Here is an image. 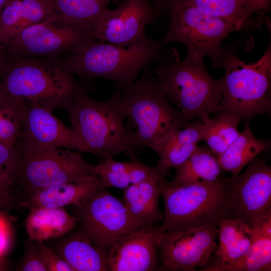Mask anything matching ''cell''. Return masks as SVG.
<instances>
[{
	"mask_svg": "<svg viewBox=\"0 0 271 271\" xmlns=\"http://www.w3.org/2000/svg\"><path fill=\"white\" fill-rule=\"evenodd\" d=\"M8 264L4 257H0V270H6L7 269Z\"/></svg>",
	"mask_w": 271,
	"mask_h": 271,
	"instance_id": "cell-37",
	"label": "cell"
},
{
	"mask_svg": "<svg viewBox=\"0 0 271 271\" xmlns=\"http://www.w3.org/2000/svg\"><path fill=\"white\" fill-rule=\"evenodd\" d=\"M166 177L150 179L124 190L122 201L132 217L146 227L159 226L163 220L159 200Z\"/></svg>",
	"mask_w": 271,
	"mask_h": 271,
	"instance_id": "cell-20",
	"label": "cell"
},
{
	"mask_svg": "<svg viewBox=\"0 0 271 271\" xmlns=\"http://www.w3.org/2000/svg\"><path fill=\"white\" fill-rule=\"evenodd\" d=\"M171 22L163 41L178 42L187 47V54L203 59L209 57L219 67L225 55L222 43L236 31L229 23L207 14L183 0H170Z\"/></svg>",
	"mask_w": 271,
	"mask_h": 271,
	"instance_id": "cell-8",
	"label": "cell"
},
{
	"mask_svg": "<svg viewBox=\"0 0 271 271\" xmlns=\"http://www.w3.org/2000/svg\"><path fill=\"white\" fill-rule=\"evenodd\" d=\"M120 88L121 85L117 84L110 98L102 101L91 98L82 89L65 109L71 128L82 144L85 153L103 160L124 153L131 161H137L119 103Z\"/></svg>",
	"mask_w": 271,
	"mask_h": 271,
	"instance_id": "cell-1",
	"label": "cell"
},
{
	"mask_svg": "<svg viewBox=\"0 0 271 271\" xmlns=\"http://www.w3.org/2000/svg\"><path fill=\"white\" fill-rule=\"evenodd\" d=\"M74 209L80 231L94 245L107 252L118 238L146 228L132 217L122 200L103 187Z\"/></svg>",
	"mask_w": 271,
	"mask_h": 271,
	"instance_id": "cell-10",
	"label": "cell"
},
{
	"mask_svg": "<svg viewBox=\"0 0 271 271\" xmlns=\"http://www.w3.org/2000/svg\"><path fill=\"white\" fill-rule=\"evenodd\" d=\"M250 17L265 14L270 11L271 0H237Z\"/></svg>",
	"mask_w": 271,
	"mask_h": 271,
	"instance_id": "cell-35",
	"label": "cell"
},
{
	"mask_svg": "<svg viewBox=\"0 0 271 271\" xmlns=\"http://www.w3.org/2000/svg\"><path fill=\"white\" fill-rule=\"evenodd\" d=\"M228 198L224 218L239 220L252 227L271 208V168L253 160L240 175L227 178Z\"/></svg>",
	"mask_w": 271,
	"mask_h": 271,
	"instance_id": "cell-12",
	"label": "cell"
},
{
	"mask_svg": "<svg viewBox=\"0 0 271 271\" xmlns=\"http://www.w3.org/2000/svg\"><path fill=\"white\" fill-rule=\"evenodd\" d=\"M61 239L55 251L74 271H110L107 252L94 245L78 229Z\"/></svg>",
	"mask_w": 271,
	"mask_h": 271,
	"instance_id": "cell-22",
	"label": "cell"
},
{
	"mask_svg": "<svg viewBox=\"0 0 271 271\" xmlns=\"http://www.w3.org/2000/svg\"><path fill=\"white\" fill-rule=\"evenodd\" d=\"M21 154L15 145L0 142V194L17 205L14 196Z\"/></svg>",
	"mask_w": 271,
	"mask_h": 271,
	"instance_id": "cell-31",
	"label": "cell"
},
{
	"mask_svg": "<svg viewBox=\"0 0 271 271\" xmlns=\"http://www.w3.org/2000/svg\"><path fill=\"white\" fill-rule=\"evenodd\" d=\"M119 103L125 122L129 123L127 131L135 148L148 147L189 123L172 107L149 67L143 70L139 79L121 85Z\"/></svg>",
	"mask_w": 271,
	"mask_h": 271,
	"instance_id": "cell-4",
	"label": "cell"
},
{
	"mask_svg": "<svg viewBox=\"0 0 271 271\" xmlns=\"http://www.w3.org/2000/svg\"><path fill=\"white\" fill-rule=\"evenodd\" d=\"M25 101L0 92V142L14 145L18 139Z\"/></svg>",
	"mask_w": 271,
	"mask_h": 271,
	"instance_id": "cell-30",
	"label": "cell"
},
{
	"mask_svg": "<svg viewBox=\"0 0 271 271\" xmlns=\"http://www.w3.org/2000/svg\"><path fill=\"white\" fill-rule=\"evenodd\" d=\"M83 87L63 66L51 62L21 60L0 69V92L53 111L65 108Z\"/></svg>",
	"mask_w": 271,
	"mask_h": 271,
	"instance_id": "cell-5",
	"label": "cell"
},
{
	"mask_svg": "<svg viewBox=\"0 0 271 271\" xmlns=\"http://www.w3.org/2000/svg\"><path fill=\"white\" fill-rule=\"evenodd\" d=\"M203 122L195 121L186 127L176 129L150 144L148 148L156 153L157 164L169 171L176 169L192 155L203 140Z\"/></svg>",
	"mask_w": 271,
	"mask_h": 271,
	"instance_id": "cell-19",
	"label": "cell"
},
{
	"mask_svg": "<svg viewBox=\"0 0 271 271\" xmlns=\"http://www.w3.org/2000/svg\"><path fill=\"white\" fill-rule=\"evenodd\" d=\"M55 13L74 25L91 26L113 0H50Z\"/></svg>",
	"mask_w": 271,
	"mask_h": 271,
	"instance_id": "cell-28",
	"label": "cell"
},
{
	"mask_svg": "<svg viewBox=\"0 0 271 271\" xmlns=\"http://www.w3.org/2000/svg\"><path fill=\"white\" fill-rule=\"evenodd\" d=\"M152 2L155 5L161 6L167 4L170 0H149Z\"/></svg>",
	"mask_w": 271,
	"mask_h": 271,
	"instance_id": "cell-38",
	"label": "cell"
},
{
	"mask_svg": "<svg viewBox=\"0 0 271 271\" xmlns=\"http://www.w3.org/2000/svg\"><path fill=\"white\" fill-rule=\"evenodd\" d=\"M164 43L145 34L126 48L92 39L72 50L63 66L83 79L102 78L125 85L156 62L164 53Z\"/></svg>",
	"mask_w": 271,
	"mask_h": 271,
	"instance_id": "cell-2",
	"label": "cell"
},
{
	"mask_svg": "<svg viewBox=\"0 0 271 271\" xmlns=\"http://www.w3.org/2000/svg\"><path fill=\"white\" fill-rule=\"evenodd\" d=\"M16 205L0 194V210L8 211L14 209Z\"/></svg>",
	"mask_w": 271,
	"mask_h": 271,
	"instance_id": "cell-36",
	"label": "cell"
},
{
	"mask_svg": "<svg viewBox=\"0 0 271 271\" xmlns=\"http://www.w3.org/2000/svg\"><path fill=\"white\" fill-rule=\"evenodd\" d=\"M102 188L97 175H88L36 191L19 201V207L64 208L80 206Z\"/></svg>",
	"mask_w": 271,
	"mask_h": 271,
	"instance_id": "cell-17",
	"label": "cell"
},
{
	"mask_svg": "<svg viewBox=\"0 0 271 271\" xmlns=\"http://www.w3.org/2000/svg\"><path fill=\"white\" fill-rule=\"evenodd\" d=\"M9 0H0V12L4 8Z\"/></svg>",
	"mask_w": 271,
	"mask_h": 271,
	"instance_id": "cell-39",
	"label": "cell"
},
{
	"mask_svg": "<svg viewBox=\"0 0 271 271\" xmlns=\"http://www.w3.org/2000/svg\"><path fill=\"white\" fill-rule=\"evenodd\" d=\"M2 211H0V257H5L11 245L13 232L9 220Z\"/></svg>",
	"mask_w": 271,
	"mask_h": 271,
	"instance_id": "cell-34",
	"label": "cell"
},
{
	"mask_svg": "<svg viewBox=\"0 0 271 271\" xmlns=\"http://www.w3.org/2000/svg\"><path fill=\"white\" fill-rule=\"evenodd\" d=\"M227 178L208 183L166 184L162 192L163 220L159 232L210 225L219 227L228 198Z\"/></svg>",
	"mask_w": 271,
	"mask_h": 271,
	"instance_id": "cell-6",
	"label": "cell"
},
{
	"mask_svg": "<svg viewBox=\"0 0 271 271\" xmlns=\"http://www.w3.org/2000/svg\"><path fill=\"white\" fill-rule=\"evenodd\" d=\"M241 120L237 115L228 112H221L216 119L208 116L202 120L203 140L217 157L237 138L240 133L237 127Z\"/></svg>",
	"mask_w": 271,
	"mask_h": 271,
	"instance_id": "cell-27",
	"label": "cell"
},
{
	"mask_svg": "<svg viewBox=\"0 0 271 271\" xmlns=\"http://www.w3.org/2000/svg\"><path fill=\"white\" fill-rule=\"evenodd\" d=\"M215 255L222 261L233 263L249 251L255 239L251 227L237 219L223 218L218 227Z\"/></svg>",
	"mask_w": 271,
	"mask_h": 271,
	"instance_id": "cell-24",
	"label": "cell"
},
{
	"mask_svg": "<svg viewBox=\"0 0 271 271\" xmlns=\"http://www.w3.org/2000/svg\"><path fill=\"white\" fill-rule=\"evenodd\" d=\"M207 14L224 20L237 31L249 16L237 0H183Z\"/></svg>",
	"mask_w": 271,
	"mask_h": 271,
	"instance_id": "cell-29",
	"label": "cell"
},
{
	"mask_svg": "<svg viewBox=\"0 0 271 271\" xmlns=\"http://www.w3.org/2000/svg\"><path fill=\"white\" fill-rule=\"evenodd\" d=\"M36 242L48 271H74L61 255L46 245L44 241Z\"/></svg>",
	"mask_w": 271,
	"mask_h": 271,
	"instance_id": "cell-33",
	"label": "cell"
},
{
	"mask_svg": "<svg viewBox=\"0 0 271 271\" xmlns=\"http://www.w3.org/2000/svg\"><path fill=\"white\" fill-rule=\"evenodd\" d=\"M218 228L206 225L159 232L158 257L162 267L168 270H196L204 268L217 244Z\"/></svg>",
	"mask_w": 271,
	"mask_h": 271,
	"instance_id": "cell-11",
	"label": "cell"
},
{
	"mask_svg": "<svg viewBox=\"0 0 271 271\" xmlns=\"http://www.w3.org/2000/svg\"><path fill=\"white\" fill-rule=\"evenodd\" d=\"M88 175H96L94 165L80 152L53 148L21 154L16 185L23 189L24 199L38 190Z\"/></svg>",
	"mask_w": 271,
	"mask_h": 271,
	"instance_id": "cell-9",
	"label": "cell"
},
{
	"mask_svg": "<svg viewBox=\"0 0 271 271\" xmlns=\"http://www.w3.org/2000/svg\"><path fill=\"white\" fill-rule=\"evenodd\" d=\"M19 271H48L36 241L28 239L24 244L23 257L16 267Z\"/></svg>",
	"mask_w": 271,
	"mask_h": 271,
	"instance_id": "cell-32",
	"label": "cell"
},
{
	"mask_svg": "<svg viewBox=\"0 0 271 271\" xmlns=\"http://www.w3.org/2000/svg\"><path fill=\"white\" fill-rule=\"evenodd\" d=\"M50 0H9L0 12V45L23 30L56 14Z\"/></svg>",
	"mask_w": 271,
	"mask_h": 271,
	"instance_id": "cell-21",
	"label": "cell"
},
{
	"mask_svg": "<svg viewBox=\"0 0 271 271\" xmlns=\"http://www.w3.org/2000/svg\"><path fill=\"white\" fill-rule=\"evenodd\" d=\"M224 75L218 110L231 112L241 120L269 114L271 109V46L257 61L246 63L226 54L220 66Z\"/></svg>",
	"mask_w": 271,
	"mask_h": 271,
	"instance_id": "cell-7",
	"label": "cell"
},
{
	"mask_svg": "<svg viewBox=\"0 0 271 271\" xmlns=\"http://www.w3.org/2000/svg\"><path fill=\"white\" fill-rule=\"evenodd\" d=\"M2 46L0 45V68L3 64L2 63Z\"/></svg>",
	"mask_w": 271,
	"mask_h": 271,
	"instance_id": "cell-40",
	"label": "cell"
},
{
	"mask_svg": "<svg viewBox=\"0 0 271 271\" xmlns=\"http://www.w3.org/2000/svg\"><path fill=\"white\" fill-rule=\"evenodd\" d=\"M21 154H34L53 148L84 152V147L71 128L48 107L25 101L19 134L14 145Z\"/></svg>",
	"mask_w": 271,
	"mask_h": 271,
	"instance_id": "cell-14",
	"label": "cell"
},
{
	"mask_svg": "<svg viewBox=\"0 0 271 271\" xmlns=\"http://www.w3.org/2000/svg\"><path fill=\"white\" fill-rule=\"evenodd\" d=\"M29 210L25 226L28 238L36 241L61 237L72 231L78 221L64 208L34 207Z\"/></svg>",
	"mask_w": 271,
	"mask_h": 271,
	"instance_id": "cell-23",
	"label": "cell"
},
{
	"mask_svg": "<svg viewBox=\"0 0 271 271\" xmlns=\"http://www.w3.org/2000/svg\"><path fill=\"white\" fill-rule=\"evenodd\" d=\"M90 29L91 26L70 24L56 14L26 28L5 46L18 55L42 56L72 51L95 39Z\"/></svg>",
	"mask_w": 271,
	"mask_h": 271,
	"instance_id": "cell-13",
	"label": "cell"
},
{
	"mask_svg": "<svg viewBox=\"0 0 271 271\" xmlns=\"http://www.w3.org/2000/svg\"><path fill=\"white\" fill-rule=\"evenodd\" d=\"M158 227L142 228L115 241L107 251L110 271L157 270Z\"/></svg>",
	"mask_w": 271,
	"mask_h": 271,
	"instance_id": "cell-16",
	"label": "cell"
},
{
	"mask_svg": "<svg viewBox=\"0 0 271 271\" xmlns=\"http://www.w3.org/2000/svg\"><path fill=\"white\" fill-rule=\"evenodd\" d=\"M255 239L248 253L238 260L227 263L218 257L211 256L204 271H270L271 219L262 217L251 227Z\"/></svg>",
	"mask_w": 271,
	"mask_h": 271,
	"instance_id": "cell-18",
	"label": "cell"
},
{
	"mask_svg": "<svg viewBox=\"0 0 271 271\" xmlns=\"http://www.w3.org/2000/svg\"><path fill=\"white\" fill-rule=\"evenodd\" d=\"M169 50L156 61L154 73L182 117L187 121L196 117L202 120L218 111L223 92V77L213 78L203 59L186 54L181 61L176 49Z\"/></svg>",
	"mask_w": 271,
	"mask_h": 271,
	"instance_id": "cell-3",
	"label": "cell"
},
{
	"mask_svg": "<svg viewBox=\"0 0 271 271\" xmlns=\"http://www.w3.org/2000/svg\"><path fill=\"white\" fill-rule=\"evenodd\" d=\"M175 185L214 182L223 176V169L209 147L198 146L189 158L176 169Z\"/></svg>",
	"mask_w": 271,
	"mask_h": 271,
	"instance_id": "cell-25",
	"label": "cell"
},
{
	"mask_svg": "<svg viewBox=\"0 0 271 271\" xmlns=\"http://www.w3.org/2000/svg\"><path fill=\"white\" fill-rule=\"evenodd\" d=\"M269 145L268 140L257 139L252 133L249 125L246 124L237 138L217 157L218 162L223 170L230 173L232 176L237 175Z\"/></svg>",
	"mask_w": 271,
	"mask_h": 271,
	"instance_id": "cell-26",
	"label": "cell"
},
{
	"mask_svg": "<svg viewBox=\"0 0 271 271\" xmlns=\"http://www.w3.org/2000/svg\"><path fill=\"white\" fill-rule=\"evenodd\" d=\"M155 9L149 0H121L114 9H106L91 24L95 39L124 47L145 33L151 23Z\"/></svg>",
	"mask_w": 271,
	"mask_h": 271,
	"instance_id": "cell-15",
	"label": "cell"
}]
</instances>
